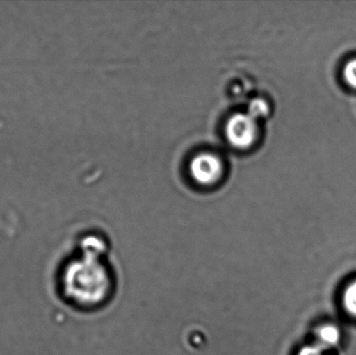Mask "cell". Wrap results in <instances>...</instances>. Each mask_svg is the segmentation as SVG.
Segmentation results:
<instances>
[{
	"label": "cell",
	"instance_id": "1",
	"mask_svg": "<svg viewBox=\"0 0 356 355\" xmlns=\"http://www.w3.org/2000/svg\"><path fill=\"white\" fill-rule=\"evenodd\" d=\"M106 244L90 236L81 241V256L69 263L63 275L65 295L81 308H94L106 304L114 292V276L104 262Z\"/></svg>",
	"mask_w": 356,
	"mask_h": 355
},
{
	"label": "cell",
	"instance_id": "2",
	"mask_svg": "<svg viewBox=\"0 0 356 355\" xmlns=\"http://www.w3.org/2000/svg\"><path fill=\"white\" fill-rule=\"evenodd\" d=\"M257 119L249 113H238L227 120L225 135L230 145L244 150L252 147L259 138Z\"/></svg>",
	"mask_w": 356,
	"mask_h": 355
},
{
	"label": "cell",
	"instance_id": "3",
	"mask_svg": "<svg viewBox=\"0 0 356 355\" xmlns=\"http://www.w3.org/2000/svg\"><path fill=\"white\" fill-rule=\"evenodd\" d=\"M224 163L218 154L205 151L195 156L190 162L191 177L200 185H213L221 181L224 174Z\"/></svg>",
	"mask_w": 356,
	"mask_h": 355
},
{
	"label": "cell",
	"instance_id": "4",
	"mask_svg": "<svg viewBox=\"0 0 356 355\" xmlns=\"http://www.w3.org/2000/svg\"><path fill=\"white\" fill-rule=\"evenodd\" d=\"M341 341H342V331L334 323H323L316 327L314 343L321 346L324 349L332 352L334 348L338 347Z\"/></svg>",
	"mask_w": 356,
	"mask_h": 355
},
{
	"label": "cell",
	"instance_id": "5",
	"mask_svg": "<svg viewBox=\"0 0 356 355\" xmlns=\"http://www.w3.org/2000/svg\"><path fill=\"white\" fill-rule=\"evenodd\" d=\"M341 304L350 318L356 319V279L350 281L343 290Z\"/></svg>",
	"mask_w": 356,
	"mask_h": 355
},
{
	"label": "cell",
	"instance_id": "6",
	"mask_svg": "<svg viewBox=\"0 0 356 355\" xmlns=\"http://www.w3.org/2000/svg\"><path fill=\"white\" fill-rule=\"evenodd\" d=\"M343 74H344L345 81L348 83V85H350L353 89H356V58L347 63L344 71H343Z\"/></svg>",
	"mask_w": 356,
	"mask_h": 355
},
{
	"label": "cell",
	"instance_id": "7",
	"mask_svg": "<svg viewBox=\"0 0 356 355\" xmlns=\"http://www.w3.org/2000/svg\"><path fill=\"white\" fill-rule=\"evenodd\" d=\"M296 355H330V352L324 349L321 346L317 345V344L313 342L312 344L302 346V347L297 352Z\"/></svg>",
	"mask_w": 356,
	"mask_h": 355
},
{
	"label": "cell",
	"instance_id": "8",
	"mask_svg": "<svg viewBox=\"0 0 356 355\" xmlns=\"http://www.w3.org/2000/svg\"><path fill=\"white\" fill-rule=\"evenodd\" d=\"M269 112V108L268 104L263 99H257L252 102L250 108H249V114L254 118H259V117L265 116L267 113Z\"/></svg>",
	"mask_w": 356,
	"mask_h": 355
}]
</instances>
